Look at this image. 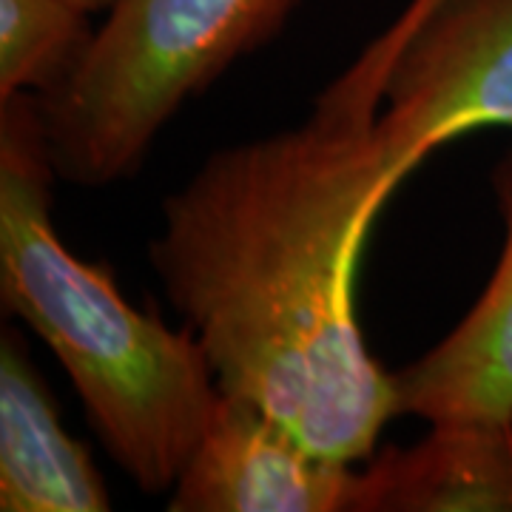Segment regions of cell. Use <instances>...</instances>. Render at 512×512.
I'll use <instances>...</instances> for the list:
<instances>
[{
    "mask_svg": "<svg viewBox=\"0 0 512 512\" xmlns=\"http://www.w3.org/2000/svg\"><path fill=\"white\" fill-rule=\"evenodd\" d=\"M402 180L376 117L313 109L305 126L211 154L163 202L148 245L222 393L330 461L373 456L396 416L393 373L367 353L353 279Z\"/></svg>",
    "mask_w": 512,
    "mask_h": 512,
    "instance_id": "1",
    "label": "cell"
},
{
    "mask_svg": "<svg viewBox=\"0 0 512 512\" xmlns=\"http://www.w3.org/2000/svg\"><path fill=\"white\" fill-rule=\"evenodd\" d=\"M57 171L35 94L0 100V296L69 373L111 461L143 493L171 490L222 390L188 328H168L83 262L52 222Z\"/></svg>",
    "mask_w": 512,
    "mask_h": 512,
    "instance_id": "2",
    "label": "cell"
},
{
    "mask_svg": "<svg viewBox=\"0 0 512 512\" xmlns=\"http://www.w3.org/2000/svg\"><path fill=\"white\" fill-rule=\"evenodd\" d=\"M296 0H117L74 77L40 100L57 180L134 177L185 100L265 46Z\"/></svg>",
    "mask_w": 512,
    "mask_h": 512,
    "instance_id": "3",
    "label": "cell"
},
{
    "mask_svg": "<svg viewBox=\"0 0 512 512\" xmlns=\"http://www.w3.org/2000/svg\"><path fill=\"white\" fill-rule=\"evenodd\" d=\"M487 126H512V0H441L390 63L376 131L407 177Z\"/></svg>",
    "mask_w": 512,
    "mask_h": 512,
    "instance_id": "4",
    "label": "cell"
},
{
    "mask_svg": "<svg viewBox=\"0 0 512 512\" xmlns=\"http://www.w3.org/2000/svg\"><path fill=\"white\" fill-rule=\"evenodd\" d=\"M353 464L311 453L274 416L225 396L171 487V512H350Z\"/></svg>",
    "mask_w": 512,
    "mask_h": 512,
    "instance_id": "5",
    "label": "cell"
},
{
    "mask_svg": "<svg viewBox=\"0 0 512 512\" xmlns=\"http://www.w3.org/2000/svg\"><path fill=\"white\" fill-rule=\"evenodd\" d=\"M504 248L484 293L439 345L393 373L396 416L430 421L512 416V148L495 163Z\"/></svg>",
    "mask_w": 512,
    "mask_h": 512,
    "instance_id": "6",
    "label": "cell"
},
{
    "mask_svg": "<svg viewBox=\"0 0 512 512\" xmlns=\"http://www.w3.org/2000/svg\"><path fill=\"white\" fill-rule=\"evenodd\" d=\"M512 512V416L436 421L353 476L350 512Z\"/></svg>",
    "mask_w": 512,
    "mask_h": 512,
    "instance_id": "7",
    "label": "cell"
},
{
    "mask_svg": "<svg viewBox=\"0 0 512 512\" xmlns=\"http://www.w3.org/2000/svg\"><path fill=\"white\" fill-rule=\"evenodd\" d=\"M0 510H111L89 447L66 433L49 384L9 328L0 342Z\"/></svg>",
    "mask_w": 512,
    "mask_h": 512,
    "instance_id": "8",
    "label": "cell"
},
{
    "mask_svg": "<svg viewBox=\"0 0 512 512\" xmlns=\"http://www.w3.org/2000/svg\"><path fill=\"white\" fill-rule=\"evenodd\" d=\"M92 40L89 12L72 0H0V100L60 92Z\"/></svg>",
    "mask_w": 512,
    "mask_h": 512,
    "instance_id": "9",
    "label": "cell"
},
{
    "mask_svg": "<svg viewBox=\"0 0 512 512\" xmlns=\"http://www.w3.org/2000/svg\"><path fill=\"white\" fill-rule=\"evenodd\" d=\"M439 3L441 0H410L399 12V18L393 20L382 35L376 37L365 52L353 60L348 72L339 74L322 92L316 106L333 111V114H345V117H362V120L379 117L384 80H387V72H390V63L396 60V55L402 52V46L410 40V35L419 29Z\"/></svg>",
    "mask_w": 512,
    "mask_h": 512,
    "instance_id": "10",
    "label": "cell"
},
{
    "mask_svg": "<svg viewBox=\"0 0 512 512\" xmlns=\"http://www.w3.org/2000/svg\"><path fill=\"white\" fill-rule=\"evenodd\" d=\"M72 3L74 6H80L83 12H89V15H92V12H109L117 0H72Z\"/></svg>",
    "mask_w": 512,
    "mask_h": 512,
    "instance_id": "11",
    "label": "cell"
}]
</instances>
